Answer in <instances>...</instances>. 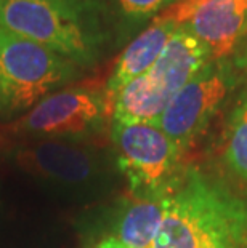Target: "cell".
<instances>
[{
  "mask_svg": "<svg viewBox=\"0 0 247 248\" xmlns=\"http://www.w3.org/2000/svg\"><path fill=\"white\" fill-rule=\"evenodd\" d=\"M151 248H247V199L190 168L170 194Z\"/></svg>",
  "mask_w": 247,
  "mask_h": 248,
  "instance_id": "cell-1",
  "label": "cell"
},
{
  "mask_svg": "<svg viewBox=\"0 0 247 248\" xmlns=\"http://www.w3.org/2000/svg\"><path fill=\"white\" fill-rule=\"evenodd\" d=\"M109 15L104 0H7L0 26L87 69L101 55Z\"/></svg>",
  "mask_w": 247,
  "mask_h": 248,
  "instance_id": "cell-2",
  "label": "cell"
},
{
  "mask_svg": "<svg viewBox=\"0 0 247 248\" xmlns=\"http://www.w3.org/2000/svg\"><path fill=\"white\" fill-rule=\"evenodd\" d=\"M210 61L206 45L181 24L151 69L113 98V122L156 125L170 99Z\"/></svg>",
  "mask_w": 247,
  "mask_h": 248,
  "instance_id": "cell-3",
  "label": "cell"
},
{
  "mask_svg": "<svg viewBox=\"0 0 247 248\" xmlns=\"http://www.w3.org/2000/svg\"><path fill=\"white\" fill-rule=\"evenodd\" d=\"M82 69L47 46L0 26V117L29 112L49 94L66 88Z\"/></svg>",
  "mask_w": 247,
  "mask_h": 248,
  "instance_id": "cell-4",
  "label": "cell"
},
{
  "mask_svg": "<svg viewBox=\"0 0 247 248\" xmlns=\"http://www.w3.org/2000/svg\"><path fill=\"white\" fill-rule=\"evenodd\" d=\"M113 141L120 170L138 199L170 195L183 176L181 154L159 126L113 122Z\"/></svg>",
  "mask_w": 247,
  "mask_h": 248,
  "instance_id": "cell-5",
  "label": "cell"
},
{
  "mask_svg": "<svg viewBox=\"0 0 247 248\" xmlns=\"http://www.w3.org/2000/svg\"><path fill=\"white\" fill-rule=\"evenodd\" d=\"M236 83L233 62L228 58L212 60L170 99L156 126L185 152L206 131Z\"/></svg>",
  "mask_w": 247,
  "mask_h": 248,
  "instance_id": "cell-6",
  "label": "cell"
},
{
  "mask_svg": "<svg viewBox=\"0 0 247 248\" xmlns=\"http://www.w3.org/2000/svg\"><path fill=\"white\" fill-rule=\"evenodd\" d=\"M111 117L104 90L66 87L49 94L12 125L16 135L45 138H77L90 133Z\"/></svg>",
  "mask_w": 247,
  "mask_h": 248,
  "instance_id": "cell-7",
  "label": "cell"
},
{
  "mask_svg": "<svg viewBox=\"0 0 247 248\" xmlns=\"http://www.w3.org/2000/svg\"><path fill=\"white\" fill-rule=\"evenodd\" d=\"M185 26L212 60H225L247 35V0H202Z\"/></svg>",
  "mask_w": 247,
  "mask_h": 248,
  "instance_id": "cell-8",
  "label": "cell"
},
{
  "mask_svg": "<svg viewBox=\"0 0 247 248\" xmlns=\"http://www.w3.org/2000/svg\"><path fill=\"white\" fill-rule=\"evenodd\" d=\"M15 159L31 175L60 184L87 183L97 171V163L90 152L61 141H44L26 147Z\"/></svg>",
  "mask_w": 247,
  "mask_h": 248,
  "instance_id": "cell-9",
  "label": "cell"
},
{
  "mask_svg": "<svg viewBox=\"0 0 247 248\" xmlns=\"http://www.w3.org/2000/svg\"><path fill=\"white\" fill-rule=\"evenodd\" d=\"M180 26L181 24H178L177 21L164 18L159 15V16H156L151 21L148 28L141 31L125 46V50L120 53L111 76L108 78L106 87H104L109 109H111L113 98L120 90L127 83L135 80L136 77L143 76L145 72L151 69Z\"/></svg>",
  "mask_w": 247,
  "mask_h": 248,
  "instance_id": "cell-10",
  "label": "cell"
},
{
  "mask_svg": "<svg viewBox=\"0 0 247 248\" xmlns=\"http://www.w3.org/2000/svg\"><path fill=\"white\" fill-rule=\"evenodd\" d=\"M167 197L138 199L125 210L117 226V239L129 248H151L165 216Z\"/></svg>",
  "mask_w": 247,
  "mask_h": 248,
  "instance_id": "cell-11",
  "label": "cell"
},
{
  "mask_svg": "<svg viewBox=\"0 0 247 248\" xmlns=\"http://www.w3.org/2000/svg\"><path fill=\"white\" fill-rule=\"evenodd\" d=\"M177 2L178 0H109V10L120 28L133 32L136 28L152 21Z\"/></svg>",
  "mask_w": 247,
  "mask_h": 248,
  "instance_id": "cell-12",
  "label": "cell"
},
{
  "mask_svg": "<svg viewBox=\"0 0 247 248\" xmlns=\"http://www.w3.org/2000/svg\"><path fill=\"white\" fill-rule=\"evenodd\" d=\"M227 162L236 175L247 179V96L236 106L231 115Z\"/></svg>",
  "mask_w": 247,
  "mask_h": 248,
  "instance_id": "cell-13",
  "label": "cell"
},
{
  "mask_svg": "<svg viewBox=\"0 0 247 248\" xmlns=\"http://www.w3.org/2000/svg\"><path fill=\"white\" fill-rule=\"evenodd\" d=\"M97 248H129L127 245H124L119 239H114V237H109V239L103 240Z\"/></svg>",
  "mask_w": 247,
  "mask_h": 248,
  "instance_id": "cell-14",
  "label": "cell"
},
{
  "mask_svg": "<svg viewBox=\"0 0 247 248\" xmlns=\"http://www.w3.org/2000/svg\"><path fill=\"white\" fill-rule=\"evenodd\" d=\"M5 3H7V0H0V16H2V12L5 8Z\"/></svg>",
  "mask_w": 247,
  "mask_h": 248,
  "instance_id": "cell-15",
  "label": "cell"
}]
</instances>
